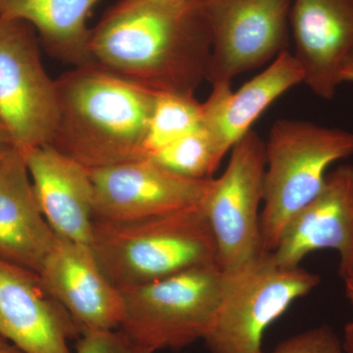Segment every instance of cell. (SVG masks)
<instances>
[{
  "label": "cell",
  "instance_id": "1",
  "mask_svg": "<svg viewBox=\"0 0 353 353\" xmlns=\"http://www.w3.org/2000/svg\"><path fill=\"white\" fill-rule=\"evenodd\" d=\"M92 63L157 94L194 95L211 41L192 0H119L90 32Z\"/></svg>",
  "mask_w": 353,
  "mask_h": 353
},
{
  "label": "cell",
  "instance_id": "2",
  "mask_svg": "<svg viewBox=\"0 0 353 353\" xmlns=\"http://www.w3.org/2000/svg\"><path fill=\"white\" fill-rule=\"evenodd\" d=\"M57 122L48 145L88 169L143 158L157 92L97 64L55 79Z\"/></svg>",
  "mask_w": 353,
  "mask_h": 353
},
{
  "label": "cell",
  "instance_id": "3",
  "mask_svg": "<svg viewBox=\"0 0 353 353\" xmlns=\"http://www.w3.org/2000/svg\"><path fill=\"white\" fill-rule=\"evenodd\" d=\"M205 201L150 219L94 221L90 246L106 277L125 290L203 265H218Z\"/></svg>",
  "mask_w": 353,
  "mask_h": 353
},
{
  "label": "cell",
  "instance_id": "4",
  "mask_svg": "<svg viewBox=\"0 0 353 353\" xmlns=\"http://www.w3.org/2000/svg\"><path fill=\"white\" fill-rule=\"evenodd\" d=\"M353 155V132L308 121H276L265 141L260 231L274 252L290 221L321 192L329 168Z\"/></svg>",
  "mask_w": 353,
  "mask_h": 353
},
{
  "label": "cell",
  "instance_id": "5",
  "mask_svg": "<svg viewBox=\"0 0 353 353\" xmlns=\"http://www.w3.org/2000/svg\"><path fill=\"white\" fill-rule=\"evenodd\" d=\"M319 284V276L301 266H283L271 252L222 271L219 304L203 339L206 347L210 353H264L265 331Z\"/></svg>",
  "mask_w": 353,
  "mask_h": 353
},
{
  "label": "cell",
  "instance_id": "6",
  "mask_svg": "<svg viewBox=\"0 0 353 353\" xmlns=\"http://www.w3.org/2000/svg\"><path fill=\"white\" fill-rule=\"evenodd\" d=\"M222 270L203 265L129 289L120 290V330L153 352L182 350L203 340L214 320Z\"/></svg>",
  "mask_w": 353,
  "mask_h": 353
},
{
  "label": "cell",
  "instance_id": "7",
  "mask_svg": "<svg viewBox=\"0 0 353 353\" xmlns=\"http://www.w3.org/2000/svg\"><path fill=\"white\" fill-rule=\"evenodd\" d=\"M41 46L32 26L0 17V123L20 152L48 145L57 126V83Z\"/></svg>",
  "mask_w": 353,
  "mask_h": 353
},
{
  "label": "cell",
  "instance_id": "8",
  "mask_svg": "<svg viewBox=\"0 0 353 353\" xmlns=\"http://www.w3.org/2000/svg\"><path fill=\"white\" fill-rule=\"evenodd\" d=\"M211 41V85L273 61L288 50L292 0H192Z\"/></svg>",
  "mask_w": 353,
  "mask_h": 353
},
{
  "label": "cell",
  "instance_id": "9",
  "mask_svg": "<svg viewBox=\"0 0 353 353\" xmlns=\"http://www.w3.org/2000/svg\"><path fill=\"white\" fill-rule=\"evenodd\" d=\"M265 167V141L252 130L233 146L226 170L214 179L205 212L222 271L234 270L264 253L260 206Z\"/></svg>",
  "mask_w": 353,
  "mask_h": 353
},
{
  "label": "cell",
  "instance_id": "10",
  "mask_svg": "<svg viewBox=\"0 0 353 353\" xmlns=\"http://www.w3.org/2000/svg\"><path fill=\"white\" fill-rule=\"evenodd\" d=\"M94 185V219L122 223L150 219L203 203L214 179H190L141 158L88 169Z\"/></svg>",
  "mask_w": 353,
  "mask_h": 353
},
{
  "label": "cell",
  "instance_id": "11",
  "mask_svg": "<svg viewBox=\"0 0 353 353\" xmlns=\"http://www.w3.org/2000/svg\"><path fill=\"white\" fill-rule=\"evenodd\" d=\"M38 274L80 336L120 328L122 294L102 271L90 245L58 239Z\"/></svg>",
  "mask_w": 353,
  "mask_h": 353
},
{
  "label": "cell",
  "instance_id": "12",
  "mask_svg": "<svg viewBox=\"0 0 353 353\" xmlns=\"http://www.w3.org/2000/svg\"><path fill=\"white\" fill-rule=\"evenodd\" d=\"M290 27L303 83L331 101L353 57V0H292Z\"/></svg>",
  "mask_w": 353,
  "mask_h": 353
},
{
  "label": "cell",
  "instance_id": "13",
  "mask_svg": "<svg viewBox=\"0 0 353 353\" xmlns=\"http://www.w3.org/2000/svg\"><path fill=\"white\" fill-rule=\"evenodd\" d=\"M0 334L24 353H72L73 320L37 272L0 259Z\"/></svg>",
  "mask_w": 353,
  "mask_h": 353
},
{
  "label": "cell",
  "instance_id": "14",
  "mask_svg": "<svg viewBox=\"0 0 353 353\" xmlns=\"http://www.w3.org/2000/svg\"><path fill=\"white\" fill-rule=\"evenodd\" d=\"M321 250L339 253V274L353 272V166L329 172L323 189L285 228L274 259L283 266H301L304 257Z\"/></svg>",
  "mask_w": 353,
  "mask_h": 353
},
{
  "label": "cell",
  "instance_id": "15",
  "mask_svg": "<svg viewBox=\"0 0 353 353\" xmlns=\"http://www.w3.org/2000/svg\"><path fill=\"white\" fill-rule=\"evenodd\" d=\"M44 219L59 240L90 245L94 185L90 170L43 145L22 152Z\"/></svg>",
  "mask_w": 353,
  "mask_h": 353
},
{
  "label": "cell",
  "instance_id": "16",
  "mask_svg": "<svg viewBox=\"0 0 353 353\" xmlns=\"http://www.w3.org/2000/svg\"><path fill=\"white\" fill-rule=\"evenodd\" d=\"M58 238L39 208L24 155L0 158V259L39 273Z\"/></svg>",
  "mask_w": 353,
  "mask_h": 353
},
{
  "label": "cell",
  "instance_id": "17",
  "mask_svg": "<svg viewBox=\"0 0 353 353\" xmlns=\"http://www.w3.org/2000/svg\"><path fill=\"white\" fill-rule=\"evenodd\" d=\"M303 83V72L289 50L279 54L264 71L233 92L231 85H212L203 105V127L223 157L252 131L274 101Z\"/></svg>",
  "mask_w": 353,
  "mask_h": 353
},
{
  "label": "cell",
  "instance_id": "18",
  "mask_svg": "<svg viewBox=\"0 0 353 353\" xmlns=\"http://www.w3.org/2000/svg\"><path fill=\"white\" fill-rule=\"evenodd\" d=\"M102 0H0V17L34 28L44 50L73 67L92 64L88 19Z\"/></svg>",
  "mask_w": 353,
  "mask_h": 353
},
{
  "label": "cell",
  "instance_id": "19",
  "mask_svg": "<svg viewBox=\"0 0 353 353\" xmlns=\"http://www.w3.org/2000/svg\"><path fill=\"white\" fill-rule=\"evenodd\" d=\"M203 123V105L194 95L157 94L148 123L143 158L194 132Z\"/></svg>",
  "mask_w": 353,
  "mask_h": 353
},
{
  "label": "cell",
  "instance_id": "20",
  "mask_svg": "<svg viewBox=\"0 0 353 353\" xmlns=\"http://www.w3.org/2000/svg\"><path fill=\"white\" fill-rule=\"evenodd\" d=\"M145 158H150L180 176L210 179L224 157L218 150L212 136L202 125Z\"/></svg>",
  "mask_w": 353,
  "mask_h": 353
},
{
  "label": "cell",
  "instance_id": "21",
  "mask_svg": "<svg viewBox=\"0 0 353 353\" xmlns=\"http://www.w3.org/2000/svg\"><path fill=\"white\" fill-rule=\"evenodd\" d=\"M269 353H345L343 341L328 326L296 334L279 343Z\"/></svg>",
  "mask_w": 353,
  "mask_h": 353
},
{
  "label": "cell",
  "instance_id": "22",
  "mask_svg": "<svg viewBox=\"0 0 353 353\" xmlns=\"http://www.w3.org/2000/svg\"><path fill=\"white\" fill-rule=\"evenodd\" d=\"M76 353H154L137 345L120 329L83 334Z\"/></svg>",
  "mask_w": 353,
  "mask_h": 353
},
{
  "label": "cell",
  "instance_id": "23",
  "mask_svg": "<svg viewBox=\"0 0 353 353\" xmlns=\"http://www.w3.org/2000/svg\"><path fill=\"white\" fill-rule=\"evenodd\" d=\"M343 345L345 353H353V320L343 330Z\"/></svg>",
  "mask_w": 353,
  "mask_h": 353
},
{
  "label": "cell",
  "instance_id": "24",
  "mask_svg": "<svg viewBox=\"0 0 353 353\" xmlns=\"http://www.w3.org/2000/svg\"><path fill=\"white\" fill-rule=\"evenodd\" d=\"M0 353H24L11 341L0 334Z\"/></svg>",
  "mask_w": 353,
  "mask_h": 353
},
{
  "label": "cell",
  "instance_id": "25",
  "mask_svg": "<svg viewBox=\"0 0 353 353\" xmlns=\"http://www.w3.org/2000/svg\"><path fill=\"white\" fill-rule=\"evenodd\" d=\"M14 148L10 137L7 132L6 128L2 126L0 123V150H7V148Z\"/></svg>",
  "mask_w": 353,
  "mask_h": 353
},
{
  "label": "cell",
  "instance_id": "26",
  "mask_svg": "<svg viewBox=\"0 0 353 353\" xmlns=\"http://www.w3.org/2000/svg\"><path fill=\"white\" fill-rule=\"evenodd\" d=\"M345 282V294L353 306V272L343 279Z\"/></svg>",
  "mask_w": 353,
  "mask_h": 353
},
{
  "label": "cell",
  "instance_id": "27",
  "mask_svg": "<svg viewBox=\"0 0 353 353\" xmlns=\"http://www.w3.org/2000/svg\"><path fill=\"white\" fill-rule=\"evenodd\" d=\"M341 79H343V83L353 82V57L348 60L343 68Z\"/></svg>",
  "mask_w": 353,
  "mask_h": 353
},
{
  "label": "cell",
  "instance_id": "28",
  "mask_svg": "<svg viewBox=\"0 0 353 353\" xmlns=\"http://www.w3.org/2000/svg\"><path fill=\"white\" fill-rule=\"evenodd\" d=\"M7 150H9V148H7ZM7 150H0V158H1L2 155H3V153L6 152Z\"/></svg>",
  "mask_w": 353,
  "mask_h": 353
}]
</instances>
